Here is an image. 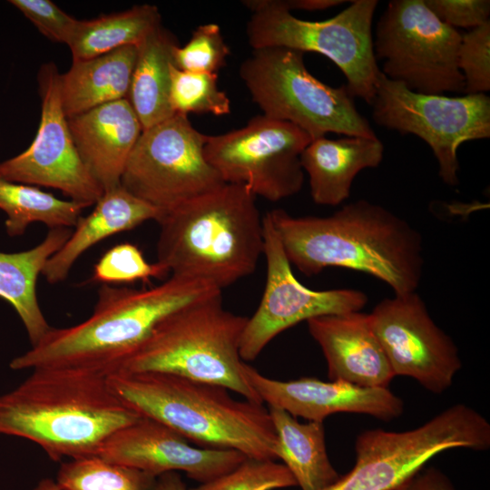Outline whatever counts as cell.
<instances>
[{
  "instance_id": "18",
  "label": "cell",
  "mask_w": 490,
  "mask_h": 490,
  "mask_svg": "<svg viewBox=\"0 0 490 490\" xmlns=\"http://www.w3.org/2000/svg\"><path fill=\"white\" fill-rule=\"evenodd\" d=\"M244 376L262 403L308 421L323 422L330 415L345 412L387 422L404 411L403 401L388 387H360L342 380L327 382L311 377L281 381L262 375L247 363Z\"/></svg>"
},
{
  "instance_id": "39",
  "label": "cell",
  "mask_w": 490,
  "mask_h": 490,
  "mask_svg": "<svg viewBox=\"0 0 490 490\" xmlns=\"http://www.w3.org/2000/svg\"><path fill=\"white\" fill-rule=\"evenodd\" d=\"M157 490H188L178 472H168L157 477Z\"/></svg>"
},
{
  "instance_id": "32",
  "label": "cell",
  "mask_w": 490,
  "mask_h": 490,
  "mask_svg": "<svg viewBox=\"0 0 490 490\" xmlns=\"http://www.w3.org/2000/svg\"><path fill=\"white\" fill-rule=\"evenodd\" d=\"M229 54L220 26L210 23L199 25L185 45L172 48V63L186 72L217 74Z\"/></svg>"
},
{
  "instance_id": "19",
  "label": "cell",
  "mask_w": 490,
  "mask_h": 490,
  "mask_svg": "<svg viewBox=\"0 0 490 490\" xmlns=\"http://www.w3.org/2000/svg\"><path fill=\"white\" fill-rule=\"evenodd\" d=\"M319 345L330 380L367 387H387L396 377L375 336L368 314L353 311L307 320Z\"/></svg>"
},
{
  "instance_id": "28",
  "label": "cell",
  "mask_w": 490,
  "mask_h": 490,
  "mask_svg": "<svg viewBox=\"0 0 490 490\" xmlns=\"http://www.w3.org/2000/svg\"><path fill=\"white\" fill-rule=\"evenodd\" d=\"M83 209L74 201L60 200L35 186L0 179V210L6 214L5 226L10 237L21 236L34 222L49 229L75 227Z\"/></svg>"
},
{
  "instance_id": "7",
  "label": "cell",
  "mask_w": 490,
  "mask_h": 490,
  "mask_svg": "<svg viewBox=\"0 0 490 490\" xmlns=\"http://www.w3.org/2000/svg\"><path fill=\"white\" fill-rule=\"evenodd\" d=\"M239 74L263 115L290 122L312 140L329 132L377 136L346 84L332 87L316 78L308 71L302 52L285 47L253 50Z\"/></svg>"
},
{
  "instance_id": "13",
  "label": "cell",
  "mask_w": 490,
  "mask_h": 490,
  "mask_svg": "<svg viewBox=\"0 0 490 490\" xmlns=\"http://www.w3.org/2000/svg\"><path fill=\"white\" fill-rule=\"evenodd\" d=\"M311 141L298 126L261 114L241 128L209 135L204 153L225 183L244 185L274 202L300 191V156Z\"/></svg>"
},
{
  "instance_id": "12",
  "label": "cell",
  "mask_w": 490,
  "mask_h": 490,
  "mask_svg": "<svg viewBox=\"0 0 490 490\" xmlns=\"http://www.w3.org/2000/svg\"><path fill=\"white\" fill-rule=\"evenodd\" d=\"M208 136L180 113L143 130L121 185L163 214L221 186L225 182L205 157Z\"/></svg>"
},
{
  "instance_id": "36",
  "label": "cell",
  "mask_w": 490,
  "mask_h": 490,
  "mask_svg": "<svg viewBox=\"0 0 490 490\" xmlns=\"http://www.w3.org/2000/svg\"><path fill=\"white\" fill-rule=\"evenodd\" d=\"M443 23L455 28L474 29L489 21L488 0H424Z\"/></svg>"
},
{
  "instance_id": "21",
  "label": "cell",
  "mask_w": 490,
  "mask_h": 490,
  "mask_svg": "<svg viewBox=\"0 0 490 490\" xmlns=\"http://www.w3.org/2000/svg\"><path fill=\"white\" fill-rule=\"evenodd\" d=\"M384 145L376 137L346 136L312 140L300 156L315 203L337 206L349 198L352 182L364 169L383 160Z\"/></svg>"
},
{
  "instance_id": "31",
  "label": "cell",
  "mask_w": 490,
  "mask_h": 490,
  "mask_svg": "<svg viewBox=\"0 0 490 490\" xmlns=\"http://www.w3.org/2000/svg\"><path fill=\"white\" fill-rule=\"evenodd\" d=\"M296 485L283 464L246 457L231 471L188 490H275Z\"/></svg>"
},
{
  "instance_id": "2",
  "label": "cell",
  "mask_w": 490,
  "mask_h": 490,
  "mask_svg": "<svg viewBox=\"0 0 490 490\" xmlns=\"http://www.w3.org/2000/svg\"><path fill=\"white\" fill-rule=\"evenodd\" d=\"M221 292L197 279L172 275L148 289L103 284L92 315L68 328H52L26 352L13 358V370L72 368L103 376L116 373L170 313Z\"/></svg>"
},
{
  "instance_id": "3",
  "label": "cell",
  "mask_w": 490,
  "mask_h": 490,
  "mask_svg": "<svg viewBox=\"0 0 490 490\" xmlns=\"http://www.w3.org/2000/svg\"><path fill=\"white\" fill-rule=\"evenodd\" d=\"M0 396V435L38 445L54 461L96 456L105 440L140 415L112 390L107 377L39 368Z\"/></svg>"
},
{
  "instance_id": "30",
  "label": "cell",
  "mask_w": 490,
  "mask_h": 490,
  "mask_svg": "<svg viewBox=\"0 0 490 490\" xmlns=\"http://www.w3.org/2000/svg\"><path fill=\"white\" fill-rule=\"evenodd\" d=\"M169 102L174 113H230V100L218 85V74L192 73L170 64Z\"/></svg>"
},
{
  "instance_id": "40",
  "label": "cell",
  "mask_w": 490,
  "mask_h": 490,
  "mask_svg": "<svg viewBox=\"0 0 490 490\" xmlns=\"http://www.w3.org/2000/svg\"><path fill=\"white\" fill-rule=\"evenodd\" d=\"M31 490H64L58 483L52 478L40 480Z\"/></svg>"
},
{
  "instance_id": "35",
  "label": "cell",
  "mask_w": 490,
  "mask_h": 490,
  "mask_svg": "<svg viewBox=\"0 0 490 490\" xmlns=\"http://www.w3.org/2000/svg\"><path fill=\"white\" fill-rule=\"evenodd\" d=\"M35 27L54 42L69 44L78 21L61 10L50 0H11Z\"/></svg>"
},
{
  "instance_id": "17",
  "label": "cell",
  "mask_w": 490,
  "mask_h": 490,
  "mask_svg": "<svg viewBox=\"0 0 490 490\" xmlns=\"http://www.w3.org/2000/svg\"><path fill=\"white\" fill-rule=\"evenodd\" d=\"M96 456L156 477L182 471L200 484L231 471L246 458L232 449L195 447L165 425L143 416L110 436Z\"/></svg>"
},
{
  "instance_id": "4",
  "label": "cell",
  "mask_w": 490,
  "mask_h": 490,
  "mask_svg": "<svg viewBox=\"0 0 490 490\" xmlns=\"http://www.w3.org/2000/svg\"><path fill=\"white\" fill-rule=\"evenodd\" d=\"M157 262L172 275L219 289L252 274L263 254L256 196L224 183L165 212L158 221Z\"/></svg>"
},
{
  "instance_id": "37",
  "label": "cell",
  "mask_w": 490,
  "mask_h": 490,
  "mask_svg": "<svg viewBox=\"0 0 490 490\" xmlns=\"http://www.w3.org/2000/svg\"><path fill=\"white\" fill-rule=\"evenodd\" d=\"M396 490H456V488L439 469L422 467Z\"/></svg>"
},
{
  "instance_id": "24",
  "label": "cell",
  "mask_w": 490,
  "mask_h": 490,
  "mask_svg": "<svg viewBox=\"0 0 490 490\" xmlns=\"http://www.w3.org/2000/svg\"><path fill=\"white\" fill-rule=\"evenodd\" d=\"M72 231L70 228L49 229L44 240L30 250L15 253L0 251V298L16 311L32 346L51 328L38 303L37 278Z\"/></svg>"
},
{
  "instance_id": "5",
  "label": "cell",
  "mask_w": 490,
  "mask_h": 490,
  "mask_svg": "<svg viewBox=\"0 0 490 490\" xmlns=\"http://www.w3.org/2000/svg\"><path fill=\"white\" fill-rule=\"evenodd\" d=\"M107 380L126 407L188 441L278 459L276 433L263 404L237 400L223 387L167 373H114Z\"/></svg>"
},
{
  "instance_id": "14",
  "label": "cell",
  "mask_w": 490,
  "mask_h": 490,
  "mask_svg": "<svg viewBox=\"0 0 490 490\" xmlns=\"http://www.w3.org/2000/svg\"><path fill=\"white\" fill-rule=\"evenodd\" d=\"M266 283L260 302L248 318L240 344L246 361L255 359L279 333L315 317L360 311L367 295L355 289L314 290L294 276L269 213L263 216Z\"/></svg>"
},
{
  "instance_id": "27",
  "label": "cell",
  "mask_w": 490,
  "mask_h": 490,
  "mask_svg": "<svg viewBox=\"0 0 490 490\" xmlns=\"http://www.w3.org/2000/svg\"><path fill=\"white\" fill-rule=\"evenodd\" d=\"M161 24L158 7L149 4L79 20L68 44L73 61L89 60L127 45L139 46Z\"/></svg>"
},
{
  "instance_id": "10",
  "label": "cell",
  "mask_w": 490,
  "mask_h": 490,
  "mask_svg": "<svg viewBox=\"0 0 490 490\" xmlns=\"http://www.w3.org/2000/svg\"><path fill=\"white\" fill-rule=\"evenodd\" d=\"M461 33L439 20L424 0H393L381 15L373 39L381 73L425 94L462 93L457 66Z\"/></svg>"
},
{
  "instance_id": "26",
  "label": "cell",
  "mask_w": 490,
  "mask_h": 490,
  "mask_svg": "<svg viewBox=\"0 0 490 490\" xmlns=\"http://www.w3.org/2000/svg\"><path fill=\"white\" fill-rule=\"evenodd\" d=\"M173 35L158 26L138 46L127 100L136 113L142 131L175 114L170 105V64Z\"/></svg>"
},
{
  "instance_id": "11",
  "label": "cell",
  "mask_w": 490,
  "mask_h": 490,
  "mask_svg": "<svg viewBox=\"0 0 490 490\" xmlns=\"http://www.w3.org/2000/svg\"><path fill=\"white\" fill-rule=\"evenodd\" d=\"M371 106L377 124L414 134L430 147L441 180L451 187L459 184L460 145L490 137V98L485 93L461 97L425 94L381 73Z\"/></svg>"
},
{
  "instance_id": "33",
  "label": "cell",
  "mask_w": 490,
  "mask_h": 490,
  "mask_svg": "<svg viewBox=\"0 0 490 490\" xmlns=\"http://www.w3.org/2000/svg\"><path fill=\"white\" fill-rule=\"evenodd\" d=\"M169 271L157 261L149 263L141 250L129 242L118 244L107 250L93 267L92 280L111 283L147 281L162 279Z\"/></svg>"
},
{
  "instance_id": "6",
  "label": "cell",
  "mask_w": 490,
  "mask_h": 490,
  "mask_svg": "<svg viewBox=\"0 0 490 490\" xmlns=\"http://www.w3.org/2000/svg\"><path fill=\"white\" fill-rule=\"evenodd\" d=\"M247 319L224 308L221 292L200 299L162 318L116 373L172 374L263 404L244 376L240 354Z\"/></svg>"
},
{
  "instance_id": "29",
  "label": "cell",
  "mask_w": 490,
  "mask_h": 490,
  "mask_svg": "<svg viewBox=\"0 0 490 490\" xmlns=\"http://www.w3.org/2000/svg\"><path fill=\"white\" fill-rule=\"evenodd\" d=\"M55 481L64 490H157V477L98 456L63 462Z\"/></svg>"
},
{
  "instance_id": "8",
  "label": "cell",
  "mask_w": 490,
  "mask_h": 490,
  "mask_svg": "<svg viewBox=\"0 0 490 490\" xmlns=\"http://www.w3.org/2000/svg\"><path fill=\"white\" fill-rule=\"evenodd\" d=\"M252 13L246 26L253 50L285 47L328 57L343 73L347 89L369 105L381 71L373 48L372 22L377 0H354L343 11L323 21L294 16L277 0H247Z\"/></svg>"
},
{
  "instance_id": "34",
  "label": "cell",
  "mask_w": 490,
  "mask_h": 490,
  "mask_svg": "<svg viewBox=\"0 0 490 490\" xmlns=\"http://www.w3.org/2000/svg\"><path fill=\"white\" fill-rule=\"evenodd\" d=\"M457 66L464 77L466 94L490 91V20L461 34Z\"/></svg>"
},
{
  "instance_id": "38",
  "label": "cell",
  "mask_w": 490,
  "mask_h": 490,
  "mask_svg": "<svg viewBox=\"0 0 490 490\" xmlns=\"http://www.w3.org/2000/svg\"><path fill=\"white\" fill-rule=\"evenodd\" d=\"M343 0H277V3L291 12L299 9L309 12L322 11L346 3Z\"/></svg>"
},
{
  "instance_id": "23",
  "label": "cell",
  "mask_w": 490,
  "mask_h": 490,
  "mask_svg": "<svg viewBox=\"0 0 490 490\" xmlns=\"http://www.w3.org/2000/svg\"><path fill=\"white\" fill-rule=\"evenodd\" d=\"M137 55L138 46L127 45L89 60L73 61L71 68L59 77L65 116L127 99Z\"/></svg>"
},
{
  "instance_id": "9",
  "label": "cell",
  "mask_w": 490,
  "mask_h": 490,
  "mask_svg": "<svg viewBox=\"0 0 490 490\" xmlns=\"http://www.w3.org/2000/svg\"><path fill=\"white\" fill-rule=\"evenodd\" d=\"M489 447L487 419L467 405L456 404L411 430L363 431L355 440L353 468L326 490H396L441 452Z\"/></svg>"
},
{
  "instance_id": "20",
  "label": "cell",
  "mask_w": 490,
  "mask_h": 490,
  "mask_svg": "<svg viewBox=\"0 0 490 490\" xmlns=\"http://www.w3.org/2000/svg\"><path fill=\"white\" fill-rule=\"evenodd\" d=\"M77 152L104 191L121 185L142 128L127 99L67 118Z\"/></svg>"
},
{
  "instance_id": "16",
  "label": "cell",
  "mask_w": 490,
  "mask_h": 490,
  "mask_svg": "<svg viewBox=\"0 0 490 490\" xmlns=\"http://www.w3.org/2000/svg\"><path fill=\"white\" fill-rule=\"evenodd\" d=\"M368 318L395 376L414 378L434 394L451 387L462 368L458 348L416 291L382 299Z\"/></svg>"
},
{
  "instance_id": "25",
  "label": "cell",
  "mask_w": 490,
  "mask_h": 490,
  "mask_svg": "<svg viewBox=\"0 0 490 490\" xmlns=\"http://www.w3.org/2000/svg\"><path fill=\"white\" fill-rule=\"evenodd\" d=\"M278 442V459L301 490H326L340 477L329 461L323 422L300 423L287 411L270 407Z\"/></svg>"
},
{
  "instance_id": "22",
  "label": "cell",
  "mask_w": 490,
  "mask_h": 490,
  "mask_svg": "<svg viewBox=\"0 0 490 490\" xmlns=\"http://www.w3.org/2000/svg\"><path fill=\"white\" fill-rule=\"evenodd\" d=\"M162 215V211L132 195L122 185L106 191L92 212L81 216L68 240L47 260L42 275L50 284L60 283L68 277L79 257L96 243L147 220L158 222Z\"/></svg>"
},
{
  "instance_id": "15",
  "label": "cell",
  "mask_w": 490,
  "mask_h": 490,
  "mask_svg": "<svg viewBox=\"0 0 490 490\" xmlns=\"http://www.w3.org/2000/svg\"><path fill=\"white\" fill-rule=\"evenodd\" d=\"M59 77L54 63L41 67L42 111L36 135L25 151L0 162V179L54 188L87 208L94 205L104 191L74 145L62 107Z\"/></svg>"
},
{
  "instance_id": "1",
  "label": "cell",
  "mask_w": 490,
  "mask_h": 490,
  "mask_svg": "<svg viewBox=\"0 0 490 490\" xmlns=\"http://www.w3.org/2000/svg\"><path fill=\"white\" fill-rule=\"evenodd\" d=\"M291 265L307 276L329 267L369 274L395 294L416 290L423 275V239L407 220L366 200L325 217L268 212Z\"/></svg>"
}]
</instances>
